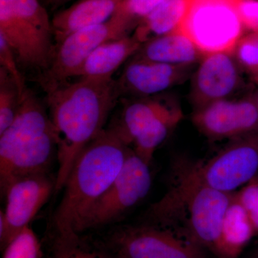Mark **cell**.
I'll return each instance as SVG.
<instances>
[{
	"mask_svg": "<svg viewBox=\"0 0 258 258\" xmlns=\"http://www.w3.org/2000/svg\"><path fill=\"white\" fill-rule=\"evenodd\" d=\"M95 242L113 258H206L198 244L147 223L118 226Z\"/></svg>",
	"mask_w": 258,
	"mask_h": 258,
	"instance_id": "cell-9",
	"label": "cell"
},
{
	"mask_svg": "<svg viewBox=\"0 0 258 258\" xmlns=\"http://www.w3.org/2000/svg\"><path fill=\"white\" fill-rule=\"evenodd\" d=\"M152 97L127 102L118 116L108 125V128L128 147L148 125L174 106L160 98Z\"/></svg>",
	"mask_w": 258,
	"mask_h": 258,
	"instance_id": "cell-17",
	"label": "cell"
},
{
	"mask_svg": "<svg viewBox=\"0 0 258 258\" xmlns=\"http://www.w3.org/2000/svg\"><path fill=\"white\" fill-rule=\"evenodd\" d=\"M53 129L48 112L31 90L27 88L18 113L8 128L0 134V166L35 147Z\"/></svg>",
	"mask_w": 258,
	"mask_h": 258,
	"instance_id": "cell-13",
	"label": "cell"
},
{
	"mask_svg": "<svg viewBox=\"0 0 258 258\" xmlns=\"http://www.w3.org/2000/svg\"><path fill=\"white\" fill-rule=\"evenodd\" d=\"M252 258H258V251L257 252H256L255 254H254L253 257Z\"/></svg>",
	"mask_w": 258,
	"mask_h": 258,
	"instance_id": "cell-31",
	"label": "cell"
},
{
	"mask_svg": "<svg viewBox=\"0 0 258 258\" xmlns=\"http://www.w3.org/2000/svg\"><path fill=\"white\" fill-rule=\"evenodd\" d=\"M0 35L19 64L40 74L48 69L55 48L53 29L39 0H0Z\"/></svg>",
	"mask_w": 258,
	"mask_h": 258,
	"instance_id": "cell-5",
	"label": "cell"
},
{
	"mask_svg": "<svg viewBox=\"0 0 258 258\" xmlns=\"http://www.w3.org/2000/svg\"><path fill=\"white\" fill-rule=\"evenodd\" d=\"M130 149L113 131L106 128L81 151L52 217L55 237L79 235L76 228L80 221L118 175Z\"/></svg>",
	"mask_w": 258,
	"mask_h": 258,
	"instance_id": "cell-2",
	"label": "cell"
},
{
	"mask_svg": "<svg viewBox=\"0 0 258 258\" xmlns=\"http://www.w3.org/2000/svg\"><path fill=\"white\" fill-rule=\"evenodd\" d=\"M258 176V132L232 139L205 161L180 160L174 166L166 198L183 196L198 187L232 193Z\"/></svg>",
	"mask_w": 258,
	"mask_h": 258,
	"instance_id": "cell-3",
	"label": "cell"
},
{
	"mask_svg": "<svg viewBox=\"0 0 258 258\" xmlns=\"http://www.w3.org/2000/svg\"><path fill=\"white\" fill-rule=\"evenodd\" d=\"M46 93L48 113L57 139V193L63 189L80 153L106 128L120 96L113 79H79Z\"/></svg>",
	"mask_w": 258,
	"mask_h": 258,
	"instance_id": "cell-1",
	"label": "cell"
},
{
	"mask_svg": "<svg viewBox=\"0 0 258 258\" xmlns=\"http://www.w3.org/2000/svg\"><path fill=\"white\" fill-rule=\"evenodd\" d=\"M22 96L15 80L6 70L0 68V134L14 120Z\"/></svg>",
	"mask_w": 258,
	"mask_h": 258,
	"instance_id": "cell-23",
	"label": "cell"
},
{
	"mask_svg": "<svg viewBox=\"0 0 258 258\" xmlns=\"http://www.w3.org/2000/svg\"><path fill=\"white\" fill-rule=\"evenodd\" d=\"M55 182L56 178L50 173H40L15 178L1 189L6 200L5 211L0 212L2 250L30 225L51 195L55 193Z\"/></svg>",
	"mask_w": 258,
	"mask_h": 258,
	"instance_id": "cell-10",
	"label": "cell"
},
{
	"mask_svg": "<svg viewBox=\"0 0 258 258\" xmlns=\"http://www.w3.org/2000/svg\"><path fill=\"white\" fill-rule=\"evenodd\" d=\"M164 0H124L115 13L123 15L136 26Z\"/></svg>",
	"mask_w": 258,
	"mask_h": 258,
	"instance_id": "cell-27",
	"label": "cell"
},
{
	"mask_svg": "<svg viewBox=\"0 0 258 258\" xmlns=\"http://www.w3.org/2000/svg\"><path fill=\"white\" fill-rule=\"evenodd\" d=\"M137 27L115 13L100 25L81 29L55 44L50 66L40 74L37 81L45 92L77 77L80 69L91 53L102 44L130 35Z\"/></svg>",
	"mask_w": 258,
	"mask_h": 258,
	"instance_id": "cell-6",
	"label": "cell"
},
{
	"mask_svg": "<svg viewBox=\"0 0 258 258\" xmlns=\"http://www.w3.org/2000/svg\"><path fill=\"white\" fill-rule=\"evenodd\" d=\"M232 53L240 69L258 83V34H244Z\"/></svg>",
	"mask_w": 258,
	"mask_h": 258,
	"instance_id": "cell-25",
	"label": "cell"
},
{
	"mask_svg": "<svg viewBox=\"0 0 258 258\" xmlns=\"http://www.w3.org/2000/svg\"><path fill=\"white\" fill-rule=\"evenodd\" d=\"M190 0H164L142 20L134 35L143 45L155 37L178 31L187 13Z\"/></svg>",
	"mask_w": 258,
	"mask_h": 258,
	"instance_id": "cell-20",
	"label": "cell"
},
{
	"mask_svg": "<svg viewBox=\"0 0 258 258\" xmlns=\"http://www.w3.org/2000/svg\"><path fill=\"white\" fill-rule=\"evenodd\" d=\"M142 44L135 35L110 40L93 51L80 69L79 79L109 80L129 57H134Z\"/></svg>",
	"mask_w": 258,
	"mask_h": 258,
	"instance_id": "cell-16",
	"label": "cell"
},
{
	"mask_svg": "<svg viewBox=\"0 0 258 258\" xmlns=\"http://www.w3.org/2000/svg\"><path fill=\"white\" fill-rule=\"evenodd\" d=\"M234 197L244 209L258 235V176L235 191Z\"/></svg>",
	"mask_w": 258,
	"mask_h": 258,
	"instance_id": "cell-26",
	"label": "cell"
},
{
	"mask_svg": "<svg viewBox=\"0 0 258 258\" xmlns=\"http://www.w3.org/2000/svg\"><path fill=\"white\" fill-rule=\"evenodd\" d=\"M191 66H178L133 57L115 81L119 96L144 98L159 94L179 84Z\"/></svg>",
	"mask_w": 258,
	"mask_h": 258,
	"instance_id": "cell-14",
	"label": "cell"
},
{
	"mask_svg": "<svg viewBox=\"0 0 258 258\" xmlns=\"http://www.w3.org/2000/svg\"><path fill=\"white\" fill-rule=\"evenodd\" d=\"M239 0H190L179 31L202 55L231 52L244 35L238 12Z\"/></svg>",
	"mask_w": 258,
	"mask_h": 258,
	"instance_id": "cell-7",
	"label": "cell"
},
{
	"mask_svg": "<svg viewBox=\"0 0 258 258\" xmlns=\"http://www.w3.org/2000/svg\"><path fill=\"white\" fill-rule=\"evenodd\" d=\"M240 69L231 52L204 55L191 81L190 100L195 111L230 98L240 86Z\"/></svg>",
	"mask_w": 258,
	"mask_h": 258,
	"instance_id": "cell-12",
	"label": "cell"
},
{
	"mask_svg": "<svg viewBox=\"0 0 258 258\" xmlns=\"http://www.w3.org/2000/svg\"><path fill=\"white\" fill-rule=\"evenodd\" d=\"M238 12L245 31L258 34V0H239Z\"/></svg>",
	"mask_w": 258,
	"mask_h": 258,
	"instance_id": "cell-29",
	"label": "cell"
},
{
	"mask_svg": "<svg viewBox=\"0 0 258 258\" xmlns=\"http://www.w3.org/2000/svg\"><path fill=\"white\" fill-rule=\"evenodd\" d=\"M254 236L253 226L233 194L224 217L215 255L218 258H238Z\"/></svg>",
	"mask_w": 258,
	"mask_h": 258,
	"instance_id": "cell-19",
	"label": "cell"
},
{
	"mask_svg": "<svg viewBox=\"0 0 258 258\" xmlns=\"http://www.w3.org/2000/svg\"><path fill=\"white\" fill-rule=\"evenodd\" d=\"M256 101H257V108H258V95L256 96Z\"/></svg>",
	"mask_w": 258,
	"mask_h": 258,
	"instance_id": "cell-32",
	"label": "cell"
},
{
	"mask_svg": "<svg viewBox=\"0 0 258 258\" xmlns=\"http://www.w3.org/2000/svg\"><path fill=\"white\" fill-rule=\"evenodd\" d=\"M47 258H113L95 242L84 240L81 235L54 237Z\"/></svg>",
	"mask_w": 258,
	"mask_h": 258,
	"instance_id": "cell-22",
	"label": "cell"
},
{
	"mask_svg": "<svg viewBox=\"0 0 258 258\" xmlns=\"http://www.w3.org/2000/svg\"><path fill=\"white\" fill-rule=\"evenodd\" d=\"M233 194L196 188L175 200L156 202L147 210L144 220L166 228L183 220L185 238L215 254Z\"/></svg>",
	"mask_w": 258,
	"mask_h": 258,
	"instance_id": "cell-4",
	"label": "cell"
},
{
	"mask_svg": "<svg viewBox=\"0 0 258 258\" xmlns=\"http://www.w3.org/2000/svg\"><path fill=\"white\" fill-rule=\"evenodd\" d=\"M44 1L51 8L55 9V8H60L62 5L67 4V3L74 1V0H44ZM78 1H79V0H78Z\"/></svg>",
	"mask_w": 258,
	"mask_h": 258,
	"instance_id": "cell-30",
	"label": "cell"
},
{
	"mask_svg": "<svg viewBox=\"0 0 258 258\" xmlns=\"http://www.w3.org/2000/svg\"><path fill=\"white\" fill-rule=\"evenodd\" d=\"M3 258H43L41 244L30 225L19 232L5 247Z\"/></svg>",
	"mask_w": 258,
	"mask_h": 258,
	"instance_id": "cell-24",
	"label": "cell"
},
{
	"mask_svg": "<svg viewBox=\"0 0 258 258\" xmlns=\"http://www.w3.org/2000/svg\"><path fill=\"white\" fill-rule=\"evenodd\" d=\"M183 118L182 110L174 105L148 125L134 141V152L150 165L157 148Z\"/></svg>",
	"mask_w": 258,
	"mask_h": 258,
	"instance_id": "cell-21",
	"label": "cell"
},
{
	"mask_svg": "<svg viewBox=\"0 0 258 258\" xmlns=\"http://www.w3.org/2000/svg\"><path fill=\"white\" fill-rule=\"evenodd\" d=\"M0 64L15 80L22 96L26 91L25 79L19 69V64L13 49L3 36L0 35Z\"/></svg>",
	"mask_w": 258,
	"mask_h": 258,
	"instance_id": "cell-28",
	"label": "cell"
},
{
	"mask_svg": "<svg viewBox=\"0 0 258 258\" xmlns=\"http://www.w3.org/2000/svg\"><path fill=\"white\" fill-rule=\"evenodd\" d=\"M152 184L150 165L131 149L119 174L86 212L76 233L118 223L147 196Z\"/></svg>",
	"mask_w": 258,
	"mask_h": 258,
	"instance_id": "cell-8",
	"label": "cell"
},
{
	"mask_svg": "<svg viewBox=\"0 0 258 258\" xmlns=\"http://www.w3.org/2000/svg\"><path fill=\"white\" fill-rule=\"evenodd\" d=\"M134 57L172 66H191L203 55L189 37L178 30L146 42Z\"/></svg>",
	"mask_w": 258,
	"mask_h": 258,
	"instance_id": "cell-18",
	"label": "cell"
},
{
	"mask_svg": "<svg viewBox=\"0 0 258 258\" xmlns=\"http://www.w3.org/2000/svg\"><path fill=\"white\" fill-rule=\"evenodd\" d=\"M124 0H79L52 19L56 43L81 29L100 25L115 14ZM55 43V44H56Z\"/></svg>",
	"mask_w": 258,
	"mask_h": 258,
	"instance_id": "cell-15",
	"label": "cell"
},
{
	"mask_svg": "<svg viewBox=\"0 0 258 258\" xmlns=\"http://www.w3.org/2000/svg\"><path fill=\"white\" fill-rule=\"evenodd\" d=\"M193 124L210 140L235 139L258 132L256 97L222 100L194 111Z\"/></svg>",
	"mask_w": 258,
	"mask_h": 258,
	"instance_id": "cell-11",
	"label": "cell"
}]
</instances>
